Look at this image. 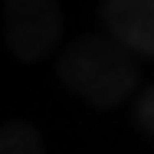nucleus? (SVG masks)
Instances as JSON below:
<instances>
[{"label": "nucleus", "instance_id": "obj_1", "mask_svg": "<svg viewBox=\"0 0 154 154\" xmlns=\"http://www.w3.org/2000/svg\"><path fill=\"white\" fill-rule=\"evenodd\" d=\"M59 82L95 108H115L134 92L141 66L108 33H82L59 56Z\"/></svg>", "mask_w": 154, "mask_h": 154}, {"label": "nucleus", "instance_id": "obj_2", "mask_svg": "<svg viewBox=\"0 0 154 154\" xmlns=\"http://www.w3.org/2000/svg\"><path fill=\"white\" fill-rule=\"evenodd\" d=\"M3 43L17 62H43L62 43L59 0H3Z\"/></svg>", "mask_w": 154, "mask_h": 154}, {"label": "nucleus", "instance_id": "obj_3", "mask_svg": "<svg viewBox=\"0 0 154 154\" xmlns=\"http://www.w3.org/2000/svg\"><path fill=\"white\" fill-rule=\"evenodd\" d=\"M102 23L134 56H154V0H102Z\"/></svg>", "mask_w": 154, "mask_h": 154}, {"label": "nucleus", "instance_id": "obj_4", "mask_svg": "<svg viewBox=\"0 0 154 154\" xmlns=\"http://www.w3.org/2000/svg\"><path fill=\"white\" fill-rule=\"evenodd\" d=\"M0 154H46L39 128L30 122L0 125Z\"/></svg>", "mask_w": 154, "mask_h": 154}, {"label": "nucleus", "instance_id": "obj_5", "mask_svg": "<svg viewBox=\"0 0 154 154\" xmlns=\"http://www.w3.org/2000/svg\"><path fill=\"white\" fill-rule=\"evenodd\" d=\"M134 122H138L141 131L154 134V85H148L144 92L138 95V102H134Z\"/></svg>", "mask_w": 154, "mask_h": 154}]
</instances>
